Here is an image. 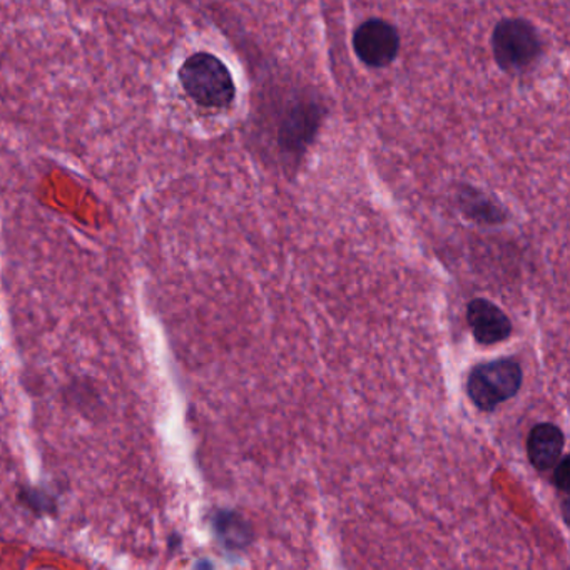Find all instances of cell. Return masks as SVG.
I'll use <instances>...</instances> for the list:
<instances>
[{
    "label": "cell",
    "instance_id": "6da1fadb",
    "mask_svg": "<svg viewBox=\"0 0 570 570\" xmlns=\"http://www.w3.org/2000/svg\"><path fill=\"white\" fill-rule=\"evenodd\" d=\"M186 95L203 108H228L235 101L236 86L225 62L209 52H196L179 69Z\"/></svg>",
    "mask_w": 570,
    "mask_h": 570
},
{
    "label": "cell",
    "instance_id": "7a4b0ae2",
    "mask_svg": "<svg viewBox=\"0 0 570 570\" xmlns=\"http://www.w3.org/2000/svg\"><path fill=\"white\" fill-rule=\"evenodd\" d=\"M522 366L515 358H499L473 366L466 380V393L482 412H493L520 392Z\"/></svg>",
    "mask_w": 570,
    "mask_h": 570
},
{
    "label": "cell",
    "instance_id": "3957f363",
    "mask_svg": "<svg viewBox=\"0 0 570 570\" xmlns=\"http://www.w3.org/2000/svg\"><path fill=\"white\" fill-rule=\"evenodd\" d=\"M490 42L497 65L509 75H522L542 55L539 32L525 19H502L493 29Z\"/></svg>",
    "mask_w": 570,
    "mask_h": 570
},
{
    "label": "cell",
    "instance_id": "277c9868",
    "mask_svg": "<svg viewBox=\"0 0 570 570\" xmlns=\"http://www.w3.org/2000/svg\"><path fill=\"white\" fill-rule=\"evenodd\" d=\"M353 49L360 61L368 68H386L399 56V31L395 26L382 19H370L363 22L353 35Z\"/></svg>",
    "mask_w": 570,
    "mask_h": 570
},
{
    "label": "cell",
    "instance_id": "5b68a950",
    "mask_svg": "<svg viewBox=\"0 0 570 570\" xmlns=\"http://www.w3.org/2000/svg\"><path fill=\"white\" fill-rule=\"evenodd\" d=\"M466 322L480 345H495L512 335V322L500 306L485 298H475L466 308Z\"/></svg>",
    "mask_w": 570,
    "mask_h": 570
},
{
    "label": "cell",
    "instance_id": "8992f818",
    "mask_svg": "<svg viewBox=\"0 0 570 570\" xmlns=\"http://www.w3.org/2000/svg\"><path fill=\"white\" fill-rule=\"evenodd\" d=\"M323 111L315 102H299L286 115L279 129V142L285 151L298 153L312 142L318 131Z\"/></svg>",
    "mask_w": 570,
    "mask_h": 570
},
{
    "label": "cell",
    "instance_id": "52a82bcc",
    "mask_svg": "<svg viewBox=\"0 0 570 570\" xmlns=\"http://www.w3.org/2000/svg\"><path fill=\"white\" fill-rule=\"evenodd\" d=\"M566 436L553 423H539L530 430L527 439V456L533 469L547 472L562 459Z\"/></svg>",
    "mask_w": 570,
    "mask_h": 570
},
{
    "label": "cell",
    "instance_id": "ba28073f",
    "mask_svg": "<svg viewBox=\"0 0 570 570\" xmlns=\"http://www.w3.org/2000/svg\"><path fill=\"white\" fill-rule=\"evenodd\" d=\"M215 532L219 542L232 550H242L252 542V527L235 512L223 510L215 517Z\"/></svg>",
    "mask_w": 570,
    "mask_h": 570
},
{
    "label": "cell",
    "instance_id": "9c48e42d",
    "mask_svg": "<svg viewBox=\"0 0 570 570\" xmlns=\"http://www.w3.org/2000/svg\"><path fill=\"white\" fill-rule=\"evenodd\" d=\"M459 202L466 218L475 222L493 225V223H502L505 218L503 209L479 189L466 188V186L460 189Z\"/></svg>",
    "mask_w": 570,
    "mask_h": 570
},
{
    "label": "cell",
    "instance_id": "30bf717a",
    "mask_svg": "<svg viewBox=\"0 0 570 570\" xmlns=\"http://www.w3.org/2000/svg\"><path fill=\"white\" fill-rule=\"evenodd\" d=\"M553 469H556V473H553V485H556L560 492H567V490H569V456L562 455V459L557 462Z\"/></svg>",
    "mask_w": 570,
    "mask_h": 570
}]
</instances>
